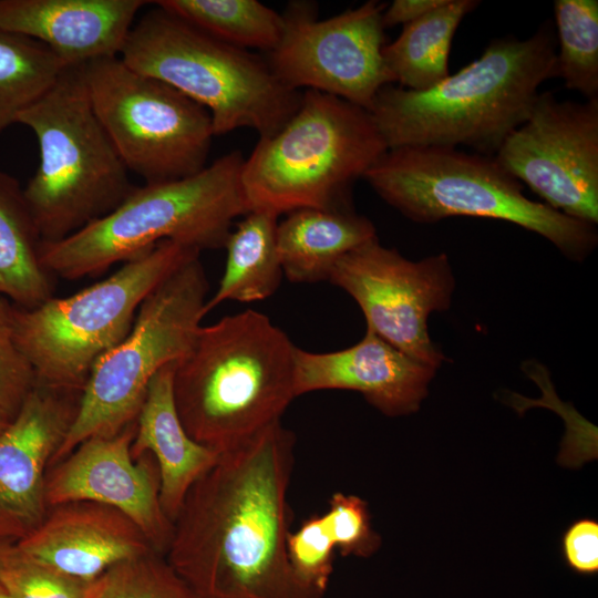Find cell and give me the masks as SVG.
I'll list each match as a JSON object with an SVG mask.
<instances>
[{
  "label": "cell",
  "instance_id": "obj_1",
  "mask_svg": "<svg viewBox=\"0 0 598 598\" xmlns=\"http://www.w3.org/2000/svg\"><path fill=\"white\" fill-rule=\"evenodd\" d=\"M295 442L276 422L221 452L187 493L164 556L197 598H318L287 554Z\"/></svg>",
  "mask_w": 598,
  "mask_h": 598
},
{
  "label": "cell",
  "instance_id": "obj_2",
  "mask_svg": "<svg viewBox=\"0 0 598 598\" xmlns=\"http://www.w3.org/2000/svg\"><path fill=\"white\" fill-rule=\"evenodd\" d=\"M556 54L547 21L527 39L493 40L478 59L427 90L383 86L369 112L388 150L464 145L494 156L527 120L542 83L556 76Z\"/></svg>",
  "mask_w": 598,
  "mask_h": 598
},
{
  "label": "cell",
  "instance_id": "obj_3",
  "mask_svg": "<svg viewBox=\"0 0 598 598\" xmlns=\"http://www.w3.org/2000/svg\"><path fill=\"white\" fill-rule=\"evenodd\" d=\"M296 349L255 310L200 326L173 371L174 401L186 432L221 453L281 421L296 398Z\"/></svg>",
  "mask_w": 598,
  "mask_h": 598
},
{
  "label": "cell",
  "instance_id": "obj_4",
  "mask_svg": "<svg viewBox=\"0 0 598 598\" xmlns=\"http://www.w3.org/2000/svg\"><path fill=\"white\" fill-rule=\"evenodd\" d=\"M238 151L176 181L135 186L111 213L53 243L41 241L40 260L53 278L96 276L172 240L197 249L223 248L235 218L248 214Z\"/></svg>",
  "mask_w": 598,
  "mask_h": 598
},
{
  "label": "cell",
  "instance_id": "obj_5",
  "mask_svg": "<svg viewBox=\"0 0 598 598\" xmlns=\"http://www.w3.org/2000/svg\"><path fill=\"white\" fill-rule=\"evenodd\" d=\"M386 151L369 111L306 90L285 125L259 137L244 159L240 178L248 213L279 217L303 208H349L352 184Z\"/></svg>",
  "mask_w": 598,
  "mask_h": 598
},
{
  "label": "cell",
  "instance_id": "obj_6",
  "mask_svg": "<svg viewBox=\"0 0 598 598\" xmlns=\"http://www.w3.org/2000/svg\"><path fill=\"white\" fill-rule=\"evenodd\" d=\"M363 178L383 200L416 223L454 216L499 219L545 237L577 261L598 241L595 225L526 197L522 183L494 156L456 147L391 148Z\"/></svg>",
  "mask_w": 598,
  "mask_h": 598
},
{
  "label": "cell",
  "instance_id": "obj_7",
  "mask_svg": "<svg viewBox=\"0 0 598 598\" xmlns=\"http://www.w3.org/2000/svg\"><path fill=\"white\" fill-rule=\"evenodd\" d=\"M18 123L38 142L39 165L23 195L42 241L104 217L135 188L92 107L83 65L66 66Z\"/></svg>",
  "mask_w": 598,
  "mask_h": 598
},
{
  "label": "cell",
  "instance_id": "obj_8",
  "mask_svg": "<svg viewBox=\"0 0 598 598\" xmlns=\"http://www.w3.org/2000/svg\"><path fill=\"white\" fill-rule=\"evenodd\" d=\"M154 6L134 22L118 58L204 106L215 135L248 127L267 137L296 112L302 93L280 81L267 60Z\"/></svg>",
  "mask_w": 598,
  "mask_h": 598
},
{
  "label": "cell",
  "instance_id": "obj_9",
  "mask_svg": "<svg viewBox=\"0 0 598 598\" xmlns=\"http://www.w3.org/2000/svg\"><path fill=\"white\" fill-rule=\"evenodd\" d=\"M196 255L200 251L163 240L76 293L32 309L12 305L13 338L35 381L82 392L96 362L131 331L145 298Z\"/></svg>",
  "mask_w": 598,
  "mask_h": 598
},
{
  "label": "cell",
  "instance_id": "obj_10",
  "mask_svg": "<svg viewBox=\"0 0 598 598\" xmlns=\"http://www.w3.org/2000/svg\"><path fill=\"white\" fill-rule=\"evenodd\" d=\"M208 282L196 255L169 274L142 302L127 336L94 365L75 420L51 465L83 441L136 421L150 382L190 348L206 316Z\"/></svg>",
  "mask_w": 598,
  "mask_h": 598
},
{
  "label": "cell",
  "instance_id": "obj_11",
  "mask_svg": "<svg viewBox=\"0 0 598 598\" xmlns=\"http://www.w3.org/2000/svg\"><path fill=\"white\" fill-rule=\"evenodd\" d=\"M92 107L127 171L146 184L192 176L207 165L209 112L118 56L83 65Z\"/></svg>",
  "mask_w": 598,
  "mask_h": 598
},
{
  "label": "cell",
  "instance_id": "obj_12",
  "mask_svg": "<svg viewBox=\"0 0 598 598\" xmlns=\"http://www.w3.org/2000/svg\"><path fill=\"white\" fill-rule=\"evenodd\" d=\"M386 3L369 0L326 20L297 2L282 13L283 32L267 59L287 86L320 91L367 111L393 80L383 60L382 13Z\"/></svg>",
  "mask_w": 598,
  "mask_h": 598
},
{
  "label": "cell",
  "instance_id": "obj_13",
  "mask_svg": "<svg viewBox=\"0 0 598 598\" xmlns=\"http://www.w3.org/2000/svg\"><path fill=\"white\" fill-rule=\"evenodd\" d=\"M494 157L544 204L598 223V99L558 101L539 92L527 120Z\"/></svg>",
  "mask_w": 598,
  "mask_h": 598
},
{
  "label": "cell",
  "instance_id": "obj_14",
  "mask_svg": "<svg viewBox=\"0 0 598 598\" xmlns=\"http://www.w3.org/2000/svg\"><path fill=\"white\" fill-rule=\"evenodd\" d=\"M328 280L357 301L368 330L434 369L445 360L427 330L429 316L451 305L455 282L445 254L412 261L375 238L339 259Z\"/></svg>",
  "mask_w": 598,
  "mask_h": 598
},
{
  "label": "cell",
  "instance_id": "obj_15",
  "mask_svg": "<svg viewBox=\"0 0 598 598\" xmlns=\"http://www.w3.org/2000/svg\"><path fill=\"white\" fill-rule=\"evenodd\" d=\"M136 422L110 435L80 443L47 473V507L70 502H94L130 517L154 550L165 554L173 523L159 502V474L155 460L131 455Z\"/></svg>",
  "mask_w": 598,
  "mask_h": 598
},
{
  "label": "cell",
  "instance_id": "obj_16",
  "mask_svg": "<svg viewBox=\"0 0 598 598\" xmlns=\"http://www.w3.org/2000/svg\"><path fill=\"white\" fill-rule=\"evenodd\" d=\"M81 393L35 381L0 433V513L29 530L47 514V470L75 420Z\"/></svg>",
  "mask_w": 598,
  "mask_h": 598
},
{
  "label": "cell",
  "instance_id": "obj_17",
  "mask_svg": "<svg viewBox=\"0 0 598 598\" xmlns=\"http://www.w3.org/2000/svg\"><path fill=\"white\" fill-rule=\"evenodd\" d=\"M435 370L367 329L358 343L343 350L316 353L297 348L295 394L351 390L385 415H405L419 409Z\"/></svg>",
  "mask_w": 598,
  "mask_h": 598
},
{
  "label": "cell",
  "instance_id": "obj_18",
  "mask_svg": "<svg viewBox=\"0 0 598 598\" xmlns=\"http://www.w3.org/2000/svg\"><path fill=\"white\" fill-rule=\"evenodd\" d=\"M14 547L27 557L87 581L100 579L122 561L154 550L130 517L94 502L49 507L43 519Z\"/></svg>",
  "mask_w": 598,
  "mask_h": 598
},
{
  "label": "cell",
  "instance_id": "obj_19",
  "mask_svg": "<svg viewBox=\"0 0 598 598\" xmlns=\"http://www.w3.org/2000/svg\"><path fill=\"white\" fill-rule=\"evenodd\" d=\"M144 0H0V27L44 44L66 66L118 56Z\"/></svg>",
  "mask_w": 598,
  "mask_h": 598
},
{
  "label": "cell",
  "instance_id": "obj_20",
  "mask_svg": "<svg viewBox=\"0 0 598 598\" xmlns=\"http://www.w3.org/2000/svg\"><path fill=\"white\" fill-rule=\"evenodd\" d=\"M174 364L165 365L150 382L131 445L135 461L145 454L155 460L161 506L172 523L192 486L220 455L195 441L183 426L173 395Z\"/></svg>",
  "mask_w": 598,
  "mask_h": 598
},
{
  "label": "cell",
  "instance_id": "obj_21",
  "mask_svg": "<svg viewBox=\"0 0 598 598\" xmlns=\"http://www.w3.org/2000/svg\"><path fill=\"white\" fill-rule=\"evenodd\" d=\"M374 225L350 208L293 210L277 225V250L292 282L328 280L346 254L375 239Z\"/></svg>",
  "mask_w": 598,
  "mask_h": 598
},
{
  "label": "cell",
  "instance_id": "obj_22",
  "mask_svg": "<svg viewBox=\"0 0 598 598\" xmlns=\"http://www.w3.org/2000/svg\"><path fill=\"white\" fill-rule=\"evenodd\" d=\"M41 237L23 188L0 169V298L32 309L53 297L54 278L40 260Z\"/></svg>",
  "mask_w": 598,
  "mask_h": 598
},
{
  "label": "cell",
  "instance_id": "obj_23",
  "mask_svg": "<svg viewBox=\"0 0 598 598\" xmlns=\"http://www.w3.org/2000/svg\"><path fill=\"white\" fill-rule=\"evenodd\" d=\"M477 0H446L422 18L403 25L401 34L382 51L393 84L424 91L450 75L448 56L455 31Z\"/></svg>",
  "mask_w": 598,
  "mask_h": 598
},
{
  "label": "cell",
  "instance_id": "obj_24",
  "mask_svg": "<svg viewBox=\"0 0 598 598\" xmlns=\"http://www.w3.org/2000/svg\"><path fill=\"white\" fill-rule=\"evenodd\" d=\"M278 216L250 212L231 229L218 288L206 301V315L227 300L259 301L271 296L283 275L277 250Z\"/></svg>",
  "mask_w": 598,
  "mask_h": 598
},
{
  "label": "cell",
  "instance_id": "obj_25",
  "mask_svg": "<svg viewBox=\"0 0 598 598\" xmlns=\"http://www.w3.org/2000/svg\"><path fill=\"white\" fill-rule=\"evenodd\" d=\"M155 4L237 48L268 53L279 43L283 18L257 0H159Z\"/></svg>",
  "mask_w": 598,
  "mask_h": 598
},
{
  "label": "cell",
  "instance_id": "obj_26",
  "mask_svg": "<svg viewBox=\"0 0 598 598\" xmlns=\"http://www.w3.org/2000/svg\"><path fill=\"white\" fill-rule=\"evenodd\" d=\"M65 68L44 44L0 27V133L18 123Z\"/></svg>",
  "mask_w": 598,
  "mask_h": 598
},
{
  "label": "cell",
  "instance_id": "obj_27",
  "mask_svg": "<svg viewBox=\"0 0 598 598\" xmlns=\"http://www.w3.org/2000/svg\"><path fill=\"white\" fill-rule=\"evenodd\" d=\"M556 76L586 100L598 99V1L556 0Z\"/></svg>",
  "mask_w": 598,
  "mask_h": 598
},
{
  "label": "cell",
  "instance_id": "obj_28",
  "mask_svg": "<svg viewBox=\"0 0 598 598\" xmlns=\"http://www.w3.org/2000/svg\"><path fill=\"white\" fill-rule=\"evenodd\" d=\"M14 546L0 554V585L11 598H96L99 595L102 577L94 581L74 578L24 556Z\"/></svg>",
  "mask_w": 598,
  "mask_h": 598
},
{
  "label": "cell",
  "instance_id": "obj_29",
  "mask_svg": "<svg viewBox=\"0 0 598 598\" xmlns=\"http://www.w3.org/2000/svg\"><path fill=\"white\" fill-rule=\"evenodd\" d=\"M96 598H197L155 550L122 561L102 577Z\"/></svg>",
  "mask_w": 598,
  "mask_h": 598
},
{
  "label": "cell",
  "instance_id": "obj_30",
  "mask_svg": "<svg viewBox=\"0 0 598 598\" xmlns=\"http://www.w3.org/2000/svg\"><path fill=\"white\" fill-rule=\"evenodd\" d=\"M334 542L326 515H312L287 536V554L300 584L322 598L333 571Z\"/></svg>",
  "mask_w": 598,
  "mask_h": 598
},
{
  "label": "cell",
  "instance_id": "obj_31",
  "mask_svg": "<svg viewBox=\"0 0 598 598\" xmlns=\"http://www.w3.org/2000/svg\"><path fill=\"white\" fill-rule=\"evenodd\" d=\"M324 515L342 556L368 558L380 548L381 537L372 528L368 504L361 497L336 492Z\"/></svg>",
  "mask_w": 598,
  "mask_h": 598
},
{
  "label": "cell",
  "instance_id": "obj_32",
  "mask_svg": "<svg viewBox=\"0 0 598 598\" xmlns=\"http://www.w3.org/2000/svg\"><path fill=\"white\" fill-rule=\"evenodd\" d=\"M12 303L0 298V415L8 422L19 412L35 382L34 372L16 344Z\"/></svg>",
  "mask_w": 598,
  "mask_h": 598
},
{
  "label": "cell",
  "instance_id": "obj_33",
  "mask_svg": "<svg viewBox=\"0 0 598 598\" xmlns=\"http://www.w3.org/2000/svg\"><path fill=\"white\" fill-rule=\"evenodd\" d=\"M567 565L575 571L591 575L598 570V523L582 518L573 523L561 540Z\"/></svg>",
  "mask_w": 598,
  "mask_h": 598
},
{
  "label": "cell",
  "instance_id": "obj_34",
  "mask_svg": "<svg viewBox=\"0 0 598 598\" xmlns=\"http://www.w3.org/2000/svg\"><path fill=\"white\" fill-rule=\"evenodd\" d=\"M446 0H394L386 4L382 13L384 29L398 24H409L432 10L444 4Z\"/></svg>",
  "mask_w": 598,
  "mask_h": 598
},
{
  "label": "cell",
  "instance_id": "obj_35",
  "mask_svg": "<svg viewBox=\"0 0 598 598\" xmlns=\"http://www.w3.org/2000/svg\"><path fill=\"white\" fill-rule=\"evenodd\" d=\"M29 529L0 513V554L13 547Z\"/></svg>",
  "mask_w": 598,
  "mask_h": 598
},
{
  "label": "cell",
  "instance_id": "obj_36",
  "mask_svg": "<svg viewBox=\"0 0 598 598\" xmlns=\"http://www.w3.org/2000/svg\"><path fill=\"white\" fill-rule=\"evenodd\" d=\"M8 424L9 422L0 415V433L6 429Z\"/></svg>",
  "mask_w": 598,
  "mask_h": 598
},
{
  "label": "cell",
  "instance_id": "obj_37",
  "mask_svg": "<svg viewBox=\"0 0 598 598\" xmlns=\"http://www.w3.org/2000/svg\"><path fill=\"white\" fill-rule=\"evenodd\" d=\"M0 598H11L6 589L0 585Z\"/></svg>",
  "mask_w": 598,
  "mask_h": 598
}]
</instances>
